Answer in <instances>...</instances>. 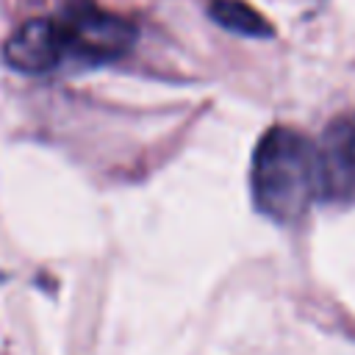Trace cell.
<instances>
[{
	"label": "cell",
	"instance_id": "obj_1",
	"mask_svg": "<svg viewBox=\"0 0 355 355\" xmlns=\"http://www.w3.org/2000/svg\"><path fill=\"white\" fill-rule=\"evenodd\" d=\"M255 208L275 222H297L319 200L316 144L294 128H269L252 155L250 172Z\"/></svg>",
	"mask_w": 355,
	"mask_h": 355
},
{
	"label": "cell",
	"instance_id": "obj_2",
	"mask_svg": "<svg viewBox=\"0 0 355 355\" xmlns=\"http://www.w3.org/2000/svg\"><path fill=\"white\" fill-rule=\"evenodd\" d=\"M61 25L67 33V53L89 64L116 61L136 42V28L128 19L92 3L75 6L67 19H61Z\"/></svg>",
	"mask_w": 355,
	"mask_h": 355
},
{
	"label": "cell",
	"instance_id": "obj_3",
	"mask_svg": "<svg viewBox=\"0 0 355 355\" xmlns=\"http://www.w3.org/2000/svg\"><path fill=\"white\" fill-rule=\"evenodd\" d=\"M319 200L349 202L355 197V111L336 116L316 144Z\"/></svg>",
	"mask_w": 355,
	"mask_h": 355
},
{
	"label": "cell",
	"instance_id": "obj_4",
	"mask_svg": "<svg viewBox=\"0 0 355 355\" xmlns=\"http://www.w3.org/2000/svg\"><path fill=\"white\" fill-rule=\"evenodd\" d=\"M67 55V33L61 19H31L19 25L3 44L6 64L28 75L50 72Z\"/></svg>",
	"mask_w": 355,
	"mask_h": 355
},
{
	"label": "cell",
	"instance_id": "obj_5",
	"mask_svg": "<svg viewBox=\"0 0 355 355\" xmlns=\"http://www.w3.org/2000/svg\"><path fill=\"white\" fill-rule=\"evenodd\" d=\"M208 14H211V19L219 28L233 31L239 36H250V39H266V36H272L269 19L263 14H258L244 0H211Z\"/></svg>",
	"mask_w": 355,
	"mask_h": 355
}]
</instances>
